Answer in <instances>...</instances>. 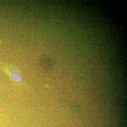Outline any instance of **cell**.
<instances>
[{
	"mask_svg": "<svg viewBox=\"0 0 127 127\" xmlns=\"http://www.w3.org/2000/svg\"><path fill=\"white\" fill-rule=\"evenodd\" d=\"M7 72L10 77L15 81H20L21 76L20 72L17 68L13 66H9L7 68Z\"/></svg>",
	"mask_w": 127,
	"mask_h": 127,
	"instance_id": "6da1fadb",
	"label": "cell"
}]
</instances>
